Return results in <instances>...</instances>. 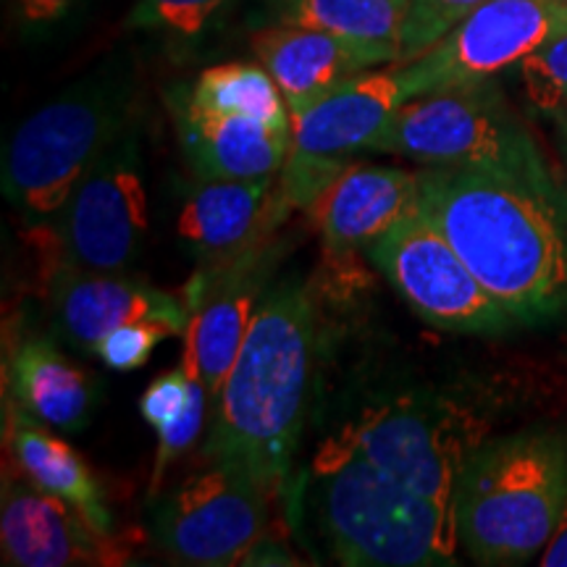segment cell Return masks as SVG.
<instances>
[{"label": "cell", "mask_w": 567, "mask_h": 567, "mask_svg": "<svg viewBox=\"0 0 567 567\" xmlns=\"http://www.w3.org/2000/svg\"><path fill=\"white\" fill-rule=\"evenodd\" d=\"M421 213L517 323L567 310V200L563 189L484 168L421 172Z\"/></svg>", "instance_id": "obj_1"}, {"label": "cell", "mask_w": 567, "mask_h": 567, "mask_svg": "<svg viewBox=\"0 0 567 567\" xmlns=\"http://www.w3.org/2000/svg\"><path fill=\"white\" fill-rule=\"evenodd\" d=\"M316 350L308 287H274L255 310L226 384L213 402L205 460L243 467L266 492L287 478L300 442Z\"/></svg>", "instance_id": "obj_2"}, {"label": "cell", "mask_w": 567, "mask_h": 567, "mask_svg": "<svg viewBox=\"0 0 567 567\" xmlns=\"http://www.w3.org/2000/svg\"><path fill=\"white\" fill-rule=\"evenodd\" d=\"M567 513V439L551 429L496 436L471 452L455 492L457 538L478 565L542 555Z\"/></svg>", "instance_id": "obj_3"}, {"label": "cell", "mask_w": 567, "mask_h": 567, "mask_svg": "<svg viewBox=\"0 0 567 567\" xmlns=\"http://www.w3.org/2000/svg\"><path fill=\"white\" fill-rule=\"evenodd\" d=\"M316 499L331 555L358 567L455 565V513L400 486L344 436L316 460Z\"/></svg>", "instance_id": "obj_4"}, {"label": "cell", "mask_w": 567, "mask_h": 567, "mask_svg": "<svg viewBox=\"0 0 567 567\" xmlns=\"http://www.w3.org/2000/svg\"><path fill=\"white\" fill-rule=\"evenodd\" d=\"M134 76L111 63L82 76L13 132L3 155V193L30 216H53L92 161L132 130Z\"/></svg>", "instance_id": "obj_5"}, {"label": "cell", "mask_w": 567, "mask_h": 567, "mask_svg": "<svg viewBox=\"0 0 567 567\" xmlns=\"http://www.w3.org/2000/svg\"><path fill=\"white\" fill-rule=\"evenodd\" d=\"M425 166L484 168L559 189L534 132L494 80L413 97L371 147Z\"/></svg>", "instance_id": "obj_6"}, {"label": "cell", "mask_w": 567, "mask_h": 567, "mask_svg": "<svg viewBox=\"0 0 567 567\" xmlns=\"http://www.w3.org/2000/svg\"><path fill=\"white\" fill-rule=\"evenodd\" d=\"M371 264L425 323L455 334H502L513 318L421 208L365 247Z\"/></svg>", "instance_id": "obj_7"}, {"label": "cell", "mask_w": 567, "mask_h": 567, "mask_svg": "<svg viewBox=\"0 0 567 567\" xmlns=\"http://www.w3.org/2000/svg\"><path fill=\"white\" fill-rule=\"evenodd\" d=\"M151 231L137 132L126 130L90 163L59 210L63 260L87 271L122 274Z\"/></svg>", "instance_id": "obj_8"}, {"label": "cell", "mask_w": 567, "mask_h": 567, "mask_svg": "<svg viewBox=\"0 0 567 567\" xmlns=\"http://www.w3.org/2000/svg\"><path fill=\"white\" fill-rule=\"evenodd\" d=\"M342 436L384 476L455 513L460 473L476 450L455 408L405 396L368 410Z\"/></svg>", "instance_id": "obj_9"}, {"label": "cell", "mask_w": 567, "mask_h": 567, "mask_svg": "<svg viewBox=\"0 0 567 567\" xmlns=\"http://www.w3.org/2000/svg\"><path fill=\"white\" fill-rule=\"evenodd\" d=\"M565 27L567 6L559 0H484L423 55L394 66L408 76L413 97L431 95L520 66Z\"/></svg>", "instance_id": "obj_10"}, {"label": "cell", "mask_w": 567, "mask_h": 567, "mask_svg": "<svg viewBox=\"0 0 567 567\" xmlns=\"http://www.w3.org/2000/svg\"><path fill=\"white\" fill-rule=\"evenodd\" d=\"M155 538L182 565L226 567L264 536L266 488L243 467H213L182 481L153 517Z\"/></svg>", "instance_id": "obj_11"}, {"label": "cell", "mask_w": 567, "mask_h": 567, "mask_svg": "<svg viewBox=\"0 0 567 567\" xmlns=\"http://www.w3.org/2000/svg\"><path fill=\"white\" fill-rule=\"evenodd\" d=\"M281 247L274 239L234 255L221 264H200L182 295L189 308L184 331L182 368L189 379L203 381L210 402L218 400L234 360L255 316Z\"/></svg>", "instance_id": "obj_12"}, {"label": "cell", "mask_w": 567, "mask_h": 567, "mask_svg": "<svg viewBox=\"0 0 567 567\" xmlns=\"http://www.w3.org/2000/svg\"><path fill=\"white\" fill-rule=\"evenodd\" d=\"M3 563L17 567L124 565L126 551L113 534H101L61 496L6 471L0 499Z\"/></svg>", "instance_id": "obj_13"}, {"label": "cell", "mask_w": 567, "mask_h": 567, "mask_svg": "<svg viewBox=\"0 0 567 567\" xmlns=\"http://www.w3.org/2000/svg\"><path fill=\"white\" fill-rule=\"evenodd\" d=\"M51 316L63 342L84 352H97L103 339L126 323L161 321L174 326L179 337L189 323L184 295L122 274L87 271L63 258L51 279Z\"/></svg>", "instance_id": "obj_14"}, {"label": "cell", "mask_w": 567, "mask_h": 567, "mask_svg": "<svg viewBox=\"0 0 567 567\" xmlns=\"http://www.w3.org/2000/svg\"><path fill=\"white\" fill-rule=\"evenodd\" d=\"M408 101H413V92L394 63L386 71L365 69L352 74L292 113V153L347 161V155L371 151Z\"/></svg>", "instance_id": "obj_15"}, {"label": "cell", "mask_w": 567, "mask_h": 567, "mask_svg": "<svg viewBox=\"0 0 567 567\" xmlns=\"http://www.w3.org/2000/svg\"><path fill=\"white\" fill-rule=\"evenodd\" d=\"M421 205V172L350 163L308 213L329 255L347 258L405 221Z\"/></svg>", "instance_id": "obj_16"}, {"label": "cell", "mask_w": 567, "mask_h": 567, "mask_svg": "<svg viewBox=\"0 0 567 567\" xmlns=\"http://www.w3.org/2000/svg\"><path fill=\"white\" fill-rule=\"evenodd\" d=\"M276 176L200 179L176 221L182 243L200 264H221L276 237L287 221L276 203Z\"/></svg>", "instance_id": "obj_17"}, {"label": "cell", "mask_w": 567, "mask_h": 567, "mask_svg": "<svg viewBox=\"0 0 567 567\" xmlns=\"http://www.w3.org/2000/svg\"><path fill=\"white\" fill-rule=\"evenodd\" d=\"M176 137L197 179H264L276 176L292 153V132L258 118L187 109L174 97Z\"/></svg>", "instance_id": "obj_18"}, {"label": "cell", "mask_w": 567, "mask_h": 567, "mask_svg": "<svg viewBox=\"0 0 567 567\" xmlns=\"http://www.w3.org/2000/svg\"><path fill=\"white\" fill-rule=\"evenodd\" d=\"M252 53L279 84L289 113L302 111L352 74L373 69V61L350 42L292 24L260 30L252 38Z\"/></svg>", "instance_id": "obj_19"}, {"label": "cell", "mask_w": 567, "mask_h": 567, "mask_svg": "<svg viewBox=\"0 0 567 567\" xmlns=\"http://www.w3.org/2000/svg\"><path fill=\"white\" fill-rule=\"evenodd\" d=\"M6 431H9L6 436H9L11 455L17 460L19 471L32 484H38L42 492L55 494L63 502H69L101 534H113L103 488L74 446L53 436L45 429V423L24 413L17 402L6 408Z\"/></svg>", "instance_id": "obj_20"}, {"label": "cell", "mask_w": 567, "mask_h": 567, "mask_svg": "<svg viewBox=\"0 0 567 567\" xmlns=\"http://www.w3.org/2000/svg\"><path fill=\"white\" fill-rule=\"evenodd\" d=\"M13 402L59 431H82L92 417L95 386L45 337L24 339L11 354Z\"/></svg>", "instance_id": "obj_21"}, {"label": "cell", "mask_w": 567, "mask_h": 567, "mask_svg": "<svg viewBox=\"0 0 567 567\" xmlns=\"http://www.w3.org/2000/svg\"><path fill=\"white\" fill-rule=\"evenodd\" d=\"M279 24L329 32L363 51L373 66L400 61L410 0H266Z\"/></svg>", "instance_id": "obj_22"}, {"label": "cell", "mask_w": 567, "mask_h": 567, "mask_svg": "<svg viewBox=\"0 0 567 567\" xmlns=\"http://www.w3.org/2000/svg\"><path fill=\"white\" fill-rule=\"evenodd\" d=\"M174 97L193 111L258 118L274 130L292 132V113L264 63L234 61L210 66L193 87Z\"/></svg>", "instance_id": "obj_23"}, {"label": "cell", "mask_w": 567, "mask_h": 567, "mask_svg": "<svg viewBox=\"0 0 567 567\" xmlns=\"http://www.w3.org/2000/svg\"><path fill=\"white\" fill-rule=\"evenodd\" d=\"M224 6L226 0H137L126 27L166 34L174 40H189L203 34Z\"/></svg>", "instance_id": "obj_24"}, {"label": "cell", "mask_w": 567, "mask_h": 567, "mask_svg": "<svg viewBox=\"0 0 567 567\" xmlns=\"http://www.w3.org/2000/svg\"><path fill=\"white\" fill-rule=\"evenodd\" d=\"M520 82L538 113L567 109V27L520 63Z\"/></svg>", "instance_id": "obj_25"}, {"label": "cell", "mask_w": 567, "mask_h": 567, "mask_svg": "<svg viewBox=\"0 0 567 567\" xmlns=\"http://www.w3.org/2000/svg\"><path fill=\"white\" fill-rule=\"evenodd\" d=\"M484 0H410L405 27H402L400 61L408 63L429 51L434 42L452 32L467 13H473Z\"/></svg>", "instance_id": "obj_26"}, {"label": "cell", "mask_w": 567, "mask_h": 567, "mask_svg": "<svg viewBox=\"0 0 567 567\" xmlns=\"http://www.w3.org/2000/svg\"><path fill=\"white\" fill-rule=\"evenodd\" d=\"M208 389L203 381L193 379V394H189L187 408L182 410L174 421L158 429V446H155V463H153V476H151V496L158 494L161 481L168 473L176 460L197 442V436L203 434L205 415H208Z\"/></svg>", "instance_id": "obj_27"}, {"label": "cell", "mask_w": 567, "mask_h": 567, "mask_svg": "<svg viewBox=\"0 0 567 567\" xmlns=\"http://www.w3.org/2000/svg\"><path fill=\"white\" fill-rule=\"evenodd\" d=\"M179 337L174 326L161 323V321H140V323H126L113 329L109 337L103 339L97 347V358L103 360L111 371H134L142 368L151 360L155 347L163 339Z\"/></svg>", "instance_id": "obj_28"}, {"label": "cell", "mask_w": 567, "mask_h": 567, "mask_svg": "<svg viewBox=\"0 0 567 567\" xmlns=\"http://www.w3.org/2000/svg\"><path fill=\"white\" fill-rule=\"evenodd\" d=\"M189 394H193V379H189V373L179 365L176 371L158 375V379L145 389V394L140 396V413L145 417V423H151L153 429L158 431L161 425L174 421V417L187 408Z\"/></svg>", "instance_id": "obj_29"}, {"label": "cell", "mask_w": 567, "mask_h": 567, "mask_svg": "<svg viewBox=\"0 0 567 567\" xmlns=\"http://www.w3.org/2000/svg\"><path fill=\"white\" fill-rule=\"evenodd\" d=\"M76 0H13V13H17L19 27L27 34L51 32L61 24L74 9Z\"/></svg>", "instance_id": "obj_30"}, {"label": "cell", "mask_w": 567, "mask_h": 567, "mask_svg": "<svg viewBox=\"0 0 567 567\" xmlns=\"http://www.w3.org/2000/svg\"><path fill=\"white\" fill-rule=\"evenodd\" d=\"M239 565H302L300 559H295L292 551L284 547L281 542H276L271 536H260L250 549L245 551L243 563Z\"/></svg>", "instance_id": "obj_31"}, {"label": "cell", "mask_w": 567, "mask_h": 567, "mask_svg": "<svg viewBox=\"0 0 567 567\" xmlns=\"http://www.w3.org/2000/svg\"><path fill=\"white\" fill-rule=\"evenodd\" d=\"M544 567H567V513L559 523L555 538L549 542V547L542 551V559H538Z\"/></svg>", "instance_id": "obj_32"}, {"label": "cell", "mask_w": 567, "mask_h": 567, "mask_svg": "<svg viewBox=\"0 0 567 567\" xmlns=\"http://www.w3.org/2000/svg\"><path fill=\"white\" fill-rule=\"evenodd\" d=\"M549 122L555 126V134H557V145H559V153H563V163L567 168V109L563 111H555L549 113Z\"/></svg>", "instance_id": "obj_33"}, {"label": "cell", "mask_w": 567, "mask_h": 567, "mask_svg": "<svg viewBox=\"0 0 567 567\" xmlns=\"http://www.w3.org/2000/svg\"><path fill=\"white\" fill-rule=\"evenodd\" d=\"M559 3H565V6H567V0H559Z\"/></svg>", "instance_id": "obj_34"}]
</instances>
